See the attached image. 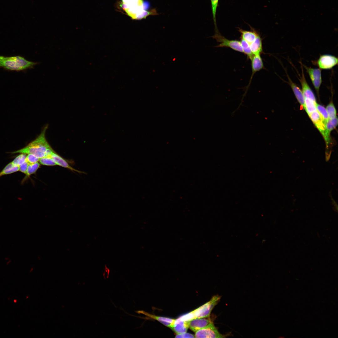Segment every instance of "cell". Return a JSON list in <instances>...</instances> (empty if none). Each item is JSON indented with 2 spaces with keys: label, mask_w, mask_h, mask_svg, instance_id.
Returning <instances> with one entry per match:
<instances>
[{
  "label": "cell",
  "mask_w": 338,
  "mask_h": 338,
  "mask_svg": "<svg viewBox=\"0 0 338 338\" xmlns=\"http://www.w3.org/2000/svg\"><path fill=\"white\" fill-rule=\"evenodd\" d=\"M46 128L47 127H45L39 136L27 146L11 153L32 154L39 158L50 156L54 151L47 142L45 137V134Z\"/></svg>",
  "instance_id": "cell-1"
},
{
  "label": "cell",
  "mask_w": 338,
  "mask_h": 338,
  "mask_svg": "<svg viewBox=\"0 0 338 338\" xmlns=\"http://www.w3.org/2000/svg\"><path fill=\"white\" fill-rule=\"evenodd\" d=\"M120 6L126 14L133 19L145 18L150 15L157 14L156 10L147 11L143 0H121Z\"/></svg>",
  "instance_id": "cell-2"
},
{
  "label": "cell",
  "mask_w": 338,
  "mask_h": 338,
  "mask_svg": "<svg viewBox=\"0 0 338 338\" xmlns=\"http://www.w3.org/2000/svg\"><path fill=\"white\" fill-rule=\"evenodd\" d=\"M38 62L28 61L20 56H0V67L11 71H21L33 69Z\"/></svg>",
  "instance_id": "cell-3"
},
{
  "label": "cell",
  "mask_w": 338,
  "mask_h": 338,
  "mask_svg": "<svg viewBox=\"0 0 338 338\" xmlns=\"http://www.w3.org/2000/svg\"><path fill=\"white\" fill-rule=\"evenodd\" d=\"M308 115L316 127L320 131L325 140L326 149L325 153V159H329L330 156V153L329 150V145L330 142V135L327 133L325 124L323 122L320 115L317 110L312 112Z\"/></svg>",
  "instance_id": "cell-4"
},
{
  "label": "cell",
  "mask_w": 338,
  "mask_h": 338,
  "mask_svg": "<svg viewBox=\"0 0 338 338\" xmlns=\"http://www.w3.org/2000/svg\"><path fill=\"white\" fill-rule=\"evenodd\" d=\"M220 299V296L214 295L209 301L192 311L195 318L210 316L213 309L218 304Z\"/></svg>",
  "instance_id": "cell-5"
},
{
  "label": "cell",
  "mask_w": 338,
  "mask_h": 338,
  "mask_svg": "<svg viewBox=\"0 0 338 338\" xmlns=\"http://www.w3.org/2000/svg\"><path fill=\"white\" fill-rule=\"evenodd\" d=\"M212 37L216 40L219 44L216 47H227L237 52L243 53L240 42L237 40H229L224 37L218 30L215 31V33Z\"/></svg>",
  "instance_id": "cell-6"
},
{
  "label": "cell",
  "mask_w": 338,
  "mask_h": 338,
  "mask_svg": "<svg viewBox=\"0 0 338 338\" xmlns=\"http://www.w3.org/2000/svg\"><path fill=\"white\" fill-rule=\"evenodd\" d=\"M313 64L320 69H330L338 64V58L329 54L320 55L316 60L312 61Z\"/></svg>",
  "instance_id": "cell-7"
},
{
  "label": "cell",
  "mask_w": 338,
  "mask_h": 338,
  "mask_svg": "<svg viewBox=\"0 0 338 338\" xmlns=\"http://www.w3.org/2000/svg\"><path fill=\"white\" fill-rule=\"evenodd\" d=\"M228 335L219 333L213 323L196 332L194 336L196 338H225Z\"/></svg>",
  "instance_id": "cell-8"
},
{
  "label": "cell",
  "mask_w": 338,
  "mask_h": 338,
  "mask_svg": "<svg viewBox=\"0 0 338 338\" xmlns=\"http://www.w3.org/2000/svg\"><path fill=\"white\" fill-rule=\"evenodd\" d=\"M303 67L305 68L308 74L311 82L319 94L320 86L322 83L321 70L319 68H314L306 66L302 63Z\"/></svg>",
  "instance_id": "cell-9"
},
{
  "label": "cell",
  "mask_w": 338,
  "mask_h": 338,
  "mask_svg": "<svg viewBox=\"0 0 338 338\" xmlns=\"http://www.w3.org/2000/svg\"><path fill=\"white\" fill-rule=\"evenodd\" d=\"M300 63L301 65V74H299V77L298 78L301 84V90L304 98L308 99L316 102L315 95L306 79L302 62H300Z\"/></svg>",
  "instance_id": "cell-10"
},
{
  "label": "cell",
  "mask_w": 338,
  "mask_h": 338,
  "mask_svg": "<svg viewBox=\"0 0 338 338\" xmlns=\"http://www.w3.org/2000/svg\"><path fill=\"white\" fill-rule=\"evenodd\" d=\"M213 321L210 316L194 318L189 321V327L192 331L196 332L213 323Z\"/></svg>",
  "instance_id": "cell-11"
},
{
  "label": "cell",
  "mask_w": 338,
  "mask_h": 338,
  "mask_svg": "<svg viewBox=\"0 0 338 338\" xmlns=\"http://www.w3.org/2000/svg\"><path fill=\"white\" fill-rule=\"evenodd\" d=\"M136 312L138 314H142L146 316V317L140 316H136L145 319H152L157 320L163 324L165 326L171 328L175 321V319L166 317L156 316L150 314L143 310H137Z\"/></svg>",
  "instance_id": "cell-12"
},
{
  "label": "cell",
  "mask_w": 338,
  "mask_h": 338,
  "mask_svg": "<svg viewBox=\"0 0 338 338\" xmlns=\"http://www.w3.org/2000/svg\"><path fill=\"white\" fill-rule=\"evenodd\" d=\"M249 25L250 27V30H244L239 27L238 28V31L241 34L240 38L244 40L250 44L254 41L259 33L254 28Z\"/></svg>",
  "instance_id": "cell-13"
},
{
  "label": "cell",
  "mask_w": 338,
  "mask_h": 338,
  "mask_svg": "<svg viewBox=\"0 0 338 338\" xmlns=\"http://www.w3.org/2000/svg\"><path fill=\"white\" fill-rule=\"evenodd\" d=\"M251 60L252 73L248 86L249 85L254 74L257 72L264 69L263 61L260 55H254Z\"/></svg>",
  "instance_id": "cell-14"
},
{
  "label": "cell",
  "mask_w": 338,
  "mask_h": 338,
  "mask_svg": "<svg viewBox=\"0 0 338 338\" xmlns=\"http://www.w3.org/2000/svg\"><path fill=\"white\" fill-rule=\"evenodd\" d=\"M286 73L288 81V83L291 87L298 101L304 109L305 98L302 90L296 84L292 81L287 73Z\"/></svg>",
  "instance_id": "cell-15"
},
{
  "label": "cell",
  "mask_w": 338,
  "mask_h": 338,
  "mask_svg": "<svg viewBox=\"0 0 338 338\" xmlns=\"http://www.w3.org/2000/svg\"><path fill=\"white\" fill-rule=\"evenodd\" d=\"M188 321L181 320L178 318L175 319L171 328L176 334L186 332L189 328Z\"/></svg>",
  "instance_id": "cell-16"
},
{
  "label": "cell",
  "mask_w": 338,
  "mask_h": 338,
  "mask_svg": "<svg viewBox=\"0 0 338 338\" xmlns=\"http://www.w3.org/2000/svg\"><path fill=\"white\" fill-rule=\"evenodd\" d=\"M50 156L55 161L56 165H58L64 168H67L72 171H74L79 173H82V172L76 170L72 167L64 159L55 153L54 151L52 153Z\"/></svg>",
  "instance_id": "cell-17"
},
{
  "label": "cell",
  "mask_w": 338,
  "mask_h": 338,
  "mask_svg": "<svg viewBox=\"0 0 338 338\" xmlns=\"http://www.w3.org/2000/svg\"><path fill=\"white\" fill-rule=\"evenodd\" d=\"M251 51L253 55H260L263 53L262 39L259 34L254 41L250 44Z\"/></svg>",
  "instance_id": "cell-18"
},
{
  "label": "cell",
  "mask_w": 338,
  "mask_h": 338,
  "mask_svg": "<svg viewBox=\"0 0 338 338\" xmlns=\"http://www.w3.org/2000/svg\"><path fill=\"white\" fill-rule=\"evenodd\" d=\"M40 166V164L38 162L33 164H29L26 176L23 179L22 183H23L32 174L35 173Z\"/></svg>",
  "instance_id": "cell-19"
},
{
  "label": "cell",
  "mask_w": 338,
  "mask_h": 338,
  "mask_svg": "<svg viewBox=\"0 0 338 338\" xmlns=\"http://www.w3.org/2000/svg\"><path fill=\"white\" fill-rule=\"evenodd\" d=\"M19 170L18 166H15L12 162H10L0 172V177L5 175L14 173Z\"/></svg>",
  "instance_id": "cell-20"
},
{
  "label": "cell",
  "mask_w": 338,
  "mask_h": 338,
  "mask_svg": "<svg viewBox=\"0 0 338 338\" xmlns=\"http://www.w3.org/2000/svg\"><path fill=\"white\" fill-rule=\"evenodd\" d=\"M316 102L310 99L305 98V110L309 115L312 112L317 110Z\"/></svg>",
  "instance_id": "cell-21"
},
{
  "label": "cell",
  "mask_w": 338,
  "mask_h": 338,
  "mask_svg": "<svg viewBox=\"0 0 338 338\" xmlns=\"http://www.w3.org/2000/svg\"><path fill=\"white\" fill-rule=\"evenodd\" d=\"M240 42L243 53L247 55L248 59L251 60L254 55L251 51L250 44L242 39H241Z\"/></svg>",
  "instance_id": "cell-22"
},
{
  "label": "cell",
  "mask_w": 338,
  "mask_h": 338,
  "mask_svg": "<svg viewBox=\"0 0 338 338\" xmlns=\"http://www.w3.org/2000/svg\"><path fill=\"white\" fill-rule=\"evenodd\" d=\"M338 120L337 117L332 119H329L325 124V126L327 133L330 135L331 131L338 125Z\"/></svg>",
  "instance_id": "cell-23"
},
{
  "label": "cell",
  "mask_w": 338,
  "mask_h": 338,
  "mask_svg": "<svg viewBox=\"0 0 338 338\" xmlns=\"http://www.w3.org/2000/svg\"><path fill=\"white\" fill-rule=\"evenodd\" d=\"M316 109L325 124L329 119L326 109L323 106L316 103Z\"/></svg>",
  "instance_id": "cell-24"
},
{
  "label": "cell",
  "mask_w": 338,
  "mask_h": 338,
  "mask_svg": "<svg viewBox=\"0 0 338 338\" xmlns=\"http://www.w3.org/2000/svg\"><path fill=\"white\" fill-rule=\"evenodd\" d=\"M213 21L215 26V30L218 29L217 27L216 15L217 8L218 5L219 0H210Z\"/></svg>",
  "instance_id": "cell-25"
},
{
  "label": "cell",
  "mask_w": 338,
  "mask_h": 338,
  "mask_svg": "<svg viewBox=\"0 0 338 338\" xmlns=\"http://www.w3.org/2000/svg\"><path fill=\"white\" fill-rule=\"evenodd\" d=\"M326 110L328 115L329 118L332 119L335 118L336 115V111L335 106L332 102H331L326 106Z\"/></svg>",
  "instance_id": "cell-26"
},
{
  "label": "cell",
  "mask_w": 338,
  "mask_h": 338,
  "mask_svg": "<svg viewBox=\"0 0 338 338\" xmlns=\"http://www.w3.org/2000/svg\"><path fill=\"white\" fill-rule=\"evenodd\" d=\"M26 154L21 153L17 156L12 161V164L16 166H18L26 161Z\"/></svg>",
  "instance_id": "cell-27"
},
{
  "label": "cell",
  "mask_w": 338,
  "mask_h": 338,
  "mask_svg": "<svg viewBox=\"0 0 338 338\" xmlns=\"http://www.w3.org/2000/svg\"><path fill=\"white\" fill-rule=\"evenodd\" d=\"M39 161L40 163L43 165L54 166L56 164L51 156H46L40 158Z\"/></svg>",
  "instance_id": "cell-28"
},
{
  "label": "cell",
  "mask_w": 338,
  "mask_h": 338,
  "mask_svg": "<svg viewBox=\"0 0 338 338\" xmlns=\"http://www.w3.org/2000/svg\"><path fill=\"white\" fill-rule=\"evenodd\" d=\"M178 318L181 320L188 321L194 319L195 317L192 311L180 316Z\"/></svg>",
  "instance_id": "cell-29"
},
{
  "label": "cell",
  "mask_w": 338,
  "mask_h": 338,
  "mask_svg": "<svg viewBox=\"0 0 338 338\" xmlns=\"http://www.w3.org/2000/svg\"><path fill=\"white\" fill-rule=\"evenodd\" d=\"M40 158L32 154H28L26 156V161L28 164H33L38 162Z\"/></svg>",
  "instance_id": "cell-30"
},
{
  "label": "cell",
  "mask_w": 338,
  "mask_h": 338,
  "mask_svg": "<svg viewBox=\"0 0 338 338\" xmlns=\"http://www.w3.org/2000/svg\"><path fill=\"white\" fill-rule=\"evenodd\" d=\"M176 338H194L195 336L189 333H187L186 332L183 333L176 334Z\"/></svg>",
  "instance_id": "cell-31"
},
{
  "label": "cell",
  "mask_w": 338,
  "mask_h": 338,
  "mask_svg": "<svg viewBox=\"0 0 338 338\" xmlns=\"http://www.w3.org/2000/svg\"><path fill=\"white\" fill-rule=\"evenodd\" d=\"M28 164V163L26 161H25L19 166V171L25 174L26 173Z\"/></svg>",
  "instance_id": "cell-32"
},
{
  "label": "cell",
  "mask_w": 338,
  "mask_h": 338,
  "mask_svg": "<svg viewBox=\"0 0 338 338\" xmlns=\"http://www.w3.org/2000/svg\"><path fill=\"white\" fill-rule=\"evenodd\" d=\"M17 300H14V302L15 303H17Z\"/></svg>",
  "instance_id": "cell-33"
}]
</instances>
